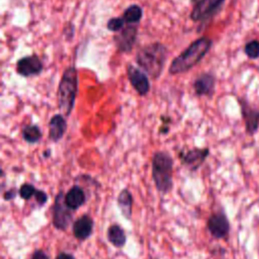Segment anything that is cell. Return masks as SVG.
Listing matches in <instances>:
<instances>
[{"mask_svg": "<svg viewBox=\"0 0 259 259\" xmlns=\"http://www.w3.org/2000/svg\"><path fill=\"white\" fill-rule=\"evenodd\" d=\"M217 79L213 74L205 72L200 74L193 82V90L196 96H212L215 89Z\"/></svg>", "mask_w": 259, "mask_h": 259, "instance_id": "4fadbf2b", "label": "cell"}, {"mask_svg": "<svg viewBox=\"0 0 259 259\" xmlns=\"http://www.w3.org/2000/svg\"><path fill=\"white\" fill-rule=\"evenodd\" d=\"M16 193H17V191H16L15 188H10V189H8V190L3 194V198H4L5 200H12V199H14V197L16 196Z\"/></svg>", "mask_w": 259, "mask_h": 259, "instance_id": "484cf974", "label": "cell"}, {"mask_svg": "<svg viewBox=\"0 0 259 259\" xmlns=\"http://www.w3.org/2000/svg\"><path fill=\"white\" fill-rule=\"evenodd\" d=\"M56 259H75V256L68 252H60L56 256Z\"/></svg>", "mask_w": 259, "mask_h": 259, "instance_id": "4316f807", "label": "cell"}, {"mask_svg": "<svg viewBox=\"0 0 259 259\" xmlns=\"http://www.w3.org/2000/svg\"><path fill=\"white\" fill-rule=\"evenodd\" d=\"M138 24H125V26L113 36V42L120 53L133 51L138 38Z\"/></svg>", "mask_w": 259, "mask_h": 259, "instance_id": "30bf717a", "label": "cell"}, {"mask_svg": "<svg viewBox=\"0 0 259 259\" xmlns=\"http://www.w3.org/2000/svg\"><path fill=\"white\" fill-rule=\"evenodd\" d=\"M244 53L251 60L259 59V40L252 39L248 41L244 47Z\"/></svg>", "mask_w": 259, "mask_h": 259, "instance_id": "44dd1931", "label": "cell"}, {"mask_svg": "<svg viewBox=\"0 0 259 259\" xmlns=\"http://www.w3.org/2000/svg\"><path fill=\"white\" fill-rule=\"evenodd\" d=\"M86 193L80 185H73L65 193V202L71 210H77L86 202Z\"/></svg>", "mask_w": 259, "mask_h": 259, "instance_id": "2e32d148", "label": "cell"}, {"mask_svg": "<svg viewBox=\"0 0 259 259\" xmlns=\"http://www.w3.org/2000/svg\"><path fill=\"white\" fill-rule=\"evenodd\" d=\"M107 241L115 248H122L126 243L124 230L118 224H112L106 231Z\"/></svg>", "mask_w": 259, "mask_h": 259, "instance_id": "ac0fdd59", "label": "cell"}, {"mask_svg": "<svg viewBox=\"0 0 259 259\" xmlns=\"http://www.w3.org/2000/svg\"><path fill=\"white\" fill-rule=\"evenodd\" d=\"M125 24L126 23H125L124 19L122 18V16H117V17L110 18L106 23V27L109 31L118 32L125 26Z\"/></svg>", "mask_w": 259, "mask_h": 259, "instance_id": "603a6c76", "label": "cell"}, {"mask_svg": "<svg viewBox=\"0 0 259 259\" xmlns=\"http://www.w3.org/2000/svg\"><path fill=\"white\" fill-rule=\"evenodd\" d=\"M36 190L37 189L34 187L33 184L23 183V184H21V186L18 189V194L22 199L29 200L31 197H34Z\"/></svg>", "mask_w": 259, "mask_h": 259, "instance_id": "7402d4cb", "label": "cell"}, {"mask_svg": "<svg viewBox=\"0 0 259 259\" xmlns=\"http://www.w3.org/2000/svg\"><path fill=\"white\" fill-rule=\"evenodd\" d=\"M126 75L133 88L140 96H145L149 93L151 88L149 76L142 69L130 64L126 66Z\"/></svg>", "mask_w": 259, "mask_h": 259, "instance_id": "7c38bea8", "label": "cell"}, {"mask_svg": "<svg viewBox=\"0 0 259 259\" xmlns=\"http://www.w3.org/2000/svg\"><path fill=\"white\" fill-rule=\"evenodd\" d=\"M78 92V71L76 67L69 66L63 72L61 77L57 98L58 106L65 113V116H70L75 106V100Z\"/></svg>", "mask_w": 259, "mask_h": 259, "instance_id": "277c9868", "label": "cell"}, {"mask_svg": "<svg viewBox=\"0 0 259 259\" xmlns=\"http://www.w3.org/2000/svg\"><path fill=\"white\" fill-rule=\"evenodd\" d=\"M242 118L245 123V131L249 136H253L259 130V108L254 107L244 97H238Z\"/></svg>", "mask_w": 259, "mask_h": 259, "instance_id": "ba28073f", "label": "cell"}, {"mask_svg": "<svg viewBox=\"0 0 259 259\" xmlns=\"http://www.w3.org/2000/svg\"><path fill=\"white\" fill-rule=\"evenodd\" d=\"M30 259H50V256L41 249H36L32 255Z\"/></svg>", "mask_w": 259, "mask_h": 259, "instance_id": "d4e9b609", "label": "cell"}, {"mask_svg": "<svg viewBox=\"0 0 259 259\" xmlns=\"http://www.w3.org/2000/svg\"><path fill=\"white\" fill-rule=\"evenodd\" d=\"M67 131L66 116L62 113L54 114L49 121V139L52 142H59L63 139Z\"/></svg>", "mask_w": 259, "mask_h": 259, "instance_id": "9a60e30c", "label": "cell"}, {"mask_svg": "<svg viewBox=\"0 0 259 259\" xmlns=\"http://www.w3.org/2000/svg\"><path fill=\"white\" fill-rule=\"evenodd\" d=\"M226 0H197L190 12V19L195 22H205L212 18L223 7Z\"/></svg>", "mask_w": 259, "mask_h": 259, "instance_id": "8992f818", "label": "cell"}, {"mask_svg": "<svg viewBox=\"0 0 259 259\" xmlns=\"http://www.w3.org/2000/svg\"><path fill=\"white\" fill-rule=\"evenodd\" d=\"M206 229L214 239H225L230 233V222L224 211L220 209L211 213L206 222Z\"/></svg>", "mask_w": 259, "mask_h": 259, "instance_id": "52a82bcc", "label": "cell"}, {"mask_svg": "<svg viewBox=\"0 0 259 259\" xmlns=\"http://www.w3.org/2000/svg\"><path fill=\"white\" fill-rule=\"evenodd\" d=\"M208 155V148H192L187 151H180L178 154L181 164L191 172H195L196 170H198L202 166Z\"/></svg>", "mask_w": 259, "mask_h": 259, "instance_id": "9c48e42d", "label": "cell"}, {"mask_svg": "<svg viewBox=\"0 0 259 259\" xmlns=\"http://www.w3.org/2000/svg\"><path fill=\"white\" fill-rule=\"evenodd\" d=\"M168 58L165 45L156 41L143 47L136 55V63L151 79L157 80L161 76Z\"/></svg>", "mask_w": 259, "mask_h": 259, "instance_id": "6da1fadb", "label": "cell"}, {"mask_svg": "<svg viewBox=\"0 0 259 259\" xmlns=\"http://www.w3.org/2000/svg\"><path fill=\"white\" fill-rule=\"evenodd\" d=\"M211 46L212 40L207 36L195 39L180 55L173 59L169 67V74L178 75L191 70L206 56Z\"/></svg>", "mask_w": 259, "mask_h": 259, "instance_id": "7a4b0ae2", "label": "cell"}, {"mask_svg": "<svg viewBox=\"0 0 259 259\" xmlns=\"http://www.w3.org/2000/svg\"><path fill=\"white\" fill-rule=\"evenodd\" d=\"M174 161L165 151H157L152 157V178L157 191L163 195L169 193L173 187Z\"/></svg>", "mask_w": 259, "mask_h": 259, "instance_id": "3957f363", "label": "cell"}, {"mask_svg": "<svg viewBox=\"0 0 259 259\" xmlns=\"http://www.w3.org/2000/svg\"><path fill=\"white\" fill-rule=\"evenodd\" d=\"M143 17V8L138 4L130 5L124 9L122 18L126 24H138Z\"/></svg>", "mask_w": 259, "mask_h": 259, "instance_id": "d6986e66", "label": "cell"}, {"mask_svg": "<svg viewBox=\"0 0 259 259\" xmlns=\"http://www.w3.org/2000/svg\"><path fill=\"white\" fill-rule=\"evenodd\" d=\"M44 70V63L37 55H29L20 58L15 65V71L18 75L28 78L39 75Z\"/></svg>", "mask_w": 259, "mask_h": 259, "instance_id": "8fae6325", "label": "cell"}, {"mask_svg": "<svg viewBox=\"0 0 259 259\" xmlns=\"http://www.w3.org/2000/svg\"><path fill=\"white\" fill-rule=\"evenodd\" d=\"M94 228V221L89 214H82L72 224L74 237L79 241H85L91 237Z\"/></svg>", "mask_w": 259, "mask_h": 259, "instance_id": "5bb4252c", "label": "cell"}, {"mask_svg": "<svg viewBox=\"0 0 259 259\" xmlns=\"http://www.w3.org/2000/svg\"><path fill=\"white\" fill-rule=\"evenodd\" d=\"M44 155H45V157H46V158L50 157V155H51V151L48 149V150H47V151L44 153Z\"/></svg>", "mask_w": 259, "mask_h": 259, "instance_id": "83f0119b", "label": "cell"}, {"mask_svg": "<svg viewBox=\"0 0 259 259\" xmlns=\"http://www.w3.org/2000/svg\"><path fill=\"white\" fill-rule=\"evenodd\" d=\"M72 211L65 202V193L60 191L56 195L52 207V223L55 229L66 231L73 220Z\"/></svg>", "mask_w": 259, "mask_h": 259, "instance_id": "5b68a950", "label": "cell"}, {"mask_svg": "<svg viewBox=\"0 0 259 259\" xmlns=\"http://www.w3.org/2000/svg\"><path fill=\"white\" fill-rule=\"evenodd\" d=\"M34 199H35V202L38 204V206H42L48 201L49 196L46 191H44L41 189H37L35 192V195H34Z\"/></svg>", "mask_w": 259, "mask_h": 259, "instance_id": "cb8c5ba5", "label": "cell"}, {"mask_svg": "<svg viewBox=\"0 0 259 259\" xmlns=\"http://www.w3.org/2000/svg\"><path fill=\"white\" fill-rule=\"evenodd\" d=\"M21 135H22V139L27 144H36L40 141L42 137V133L36 124L24 125L21 131Z\"/></svg>", "mask_w": 259, "mask_h": 259, "instance_id": "ffe728a7", "label": "cell"}, {"mask_svg": "<svg viewBox=\"0 0 259 259\" xmlns=\"http://www.w3.org/2000/svg\"><path fill=\"white\" fill-rule=\"evenodd\" d=\"M116 203L117 206L122 214V217L131 221L132 220V214H133V203H134V198L132 192L127 188H123L119 191L117 198H116Z\"/></svg>", "mask_w": 259, "mask_h": 259, "instance_id": "e0dca14e", "label": "cell"}]
</instances>
